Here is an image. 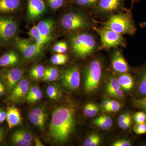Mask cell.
<instances>
[{
  "mask_svg": "<svg viewBox=\"0 0 146 146\" xmlns=\"http://www.w3.org/2000/svg\"><path fill=\"white\" fill-rule=\"evenodd\" d=\"M75 125V111L69 106H61L54 110L50 124L49 134L58 143L68 141Z\"/></svg>",
  "mask_w": 146,
  "mask_h": 146,
  "instance_id": "cell-1",
  "label": "cell"
},
{
  "mask_svg": "<svg viewBox=\"0 0 146 146\" xmlns=\"http://www.w3.org/2000/svg\"><path fill=\"white\" fill-rule=\"evenodd\" d=\"M101 23L103 27L123 35H133L137 30L130 10L121 11L111 15L107 21Z\"/></svg>",
  "mask_w": 146,
  "mask_h": 146,
  "instance_id": "cell-2",
  "label": "cell"
},
{
  "mask_svg": "<svg viewBox=\"0 0 146 146\" xmlns=\"http://www.w3.org/2000/svg\"><path fill=\"white\" fill-rule=\"evenodd\" d=\"M71 46L77 57L80 58L88 56L96 50L98 45L93 35L81 32L71 36Z\"/></svg>",
  "mask_w": 146,
  "mask_h": 146,
  "instance_id": "cell-3",
  "label": "cell"
},
{
  "mask_svg": "<svg viewBox=\"0 0 146 146\" xmlns=\"http://www.w3.org/2000/svg\"><path fill=\"white\" fill-rule=\"evenodd\" d=\"M64 30L70 32H77L93 27V21L85 13L77 11H70L65 13L60 20Z\"/></svg>",
  "mask_w": 146,
  "mask_h": 146,
  "instance_id": "cell-4",
  "label": "cell"
},
{
  "mask_svg": "<svg viewBox=\"0 0 146 146\" xmlns=\"http://www.w3.org/2000/svg\"><path fill=\"white\" fill-rule=\"evenodd\" d=\"M103 66L98 59L91 61L85 71L84 89L88 94L93 93L99 86L102 75Z\"/></svg>",
  "mask_w": 146,
  "mask_h": 146,
  "instance_id": "cell-5",
  "label": "cell"
},
{
  "mask_svg": "<svg viewBox=\"0 0 146 146\" xmlns=\"http://www.w3.org/2000/svg\"><path fill=\"white\" fill-rule=\"evenodd\" d=\"M94 29L100 37L101 48L109 49L119 46L126 47V40L123 36V35L103 27L100 28Z\"/></svg>",
  "mask_w": 146,
  "mask_h": 146,
  "instance_id": "cell-6",
  "label": "cell"
},
{
  "mask_svg": "<svg viewBox=\"0 0 146 146\" xmlns=\"http://www.w3.org/2000/svg\"><path fill=\"white\" fill-rule=\"evenodd\" d=\"M17 30V24L12 17L0 16V42L1 44H7L11 41Z\"/></svg>",
  "mask_w": 146,
  "mask_h": 146,
  "instance_id": "cell-7",
  "label": "cell"
},
{
  "mask_svg": "<svg viewBox=\"0 0 146 146\" xmlns=\"http://www.w3.org/2000/svg\"><path fill=\"white\" fill-rule=\"evenodd\" d=\"M125 0H99L94 7L96 12L100 15H113L128 10L124 5Z\"/></svg>",
  "mask_w": 146,
  "mask_h": 146,
  "instance_id": "cell-8",
  "label": "cell"
},
{
  "mask_svg": "<svg viewBox=\"0 0 146 146\" xmlns=\"http://www.w3.org/2000/svg\"><path fill=\"white\" fill-rule=\"evenodd\" d=\"M61 81L63 86L68 90L74 91L78 89L80 82V71L78 67L72 66L64 71Z\"/></svg>",
  "mask_w": 146,
  "mask_h": 146,
  "instance_id": "cell-9",
  "label": "cell"
},
{
  "mask_svg": "<svg viewBox=\"0 0 146 146\" xmlns=\"http://www.w3.org/2000/svg\"><path fill=\"white\" fill-rule=\"evenodd\" d=\"M23 73V70L21 68H5L0 70V77L10 91L21 80Z\"/></svg>",
  "mask_w": 146,
  "mask_h": 146,
  "instance_id": "cell-10",
  "label": "cell"
},
{
  "mask_svg": "<svg viewBox=\"0 0 146 146\" xmlns=\"http://www.w3.org/2000/svg\"><path fill=\"white\" fill-rule=\"evenodd\" d=\"M15 42L16 46L26 59H31L41 52V50L38 48L36 43L33 44L29 39L16 37Z\"/></svg>",
  "mask_w": 146,
  "mask_h": 146,
  "instance_id": "cell-11",
  "label": "cell"
},
{
  "mask_svg": "<svg viewBox=\"0 0 146 146\" xmlns=\"http://www.w3.org/2000/svg\"><path fill=\"white\" fill-rule=\"evenodd\" d=\"M111 67L115 72L123 74L127 73L130 68L122 52L118 48H116L112 53L111 61Z\"/></svg>",
  "mask_w": 146,
  "mask_h": 146,
  "instance_id": "cell-12",
  "label": "cell"
},
{
  "mask_svg": "<svg viewBox=\"0 0 146 146\" xmlns=\"http://www.w3.org/2000/svg\"><path fill=\"white\" fill-rule=\"evenodd\" d=\"M29 90V82L26 79H21L13 89L9 100L13 102H19L26 97Z\"/></svg>",
  "mask_w": 146,
  "mask_h": 146,
  "instance_id": "cell-13",
  "label": "cell"
},
{
  "mask_svg": "<svg viewBox=\"0 0 146 146\" xmlns=\"http://www.w3.org/2000/svg\"><path fill=\"white\" fill-rule=\"evenodd\" d=\"M29 119L31 124L43 130L47 120L44 108L42 107L35 108L30 112Z\"/></svg>",
  "mask_w": 146,
  "mask_h": 146,
  "instance_id": "cell-14",
  "label": "cell"
},
{
  "mask_svg": "<svg viewBox=\"0 0 146 146\" xmlns=\"http://www.w3.org/2000/svg\"><path fill=\"white\" fill-rule=\"evenodd\" d=\"M45 9L43 0H28V13L30 19L38 18L44 12Z\"/></svg>",
  "mask_w": 146,
  "mask_h": 146,
  "instance_id": "cell-15",
  "label": "cell"
},
{
  "mask_svg": "<svg viewBox=\"0 0 146 146\" xmlns=\"http://www.w3.org/2000/svg\"><path fill=\"white\" fill-rule=\"evenodd\" d=\"M54 24L52 20L48 19L40 21L36 25L45 44L48 42L51 39Z\"/></svg>",
  "mask_w": 146,
  "mask_h": 146,
  "instance_id": "cell-16",
  "label": "cell"
},
{
  "mask_svg": "<svg viewBox=\"0 0 146 146\" xmlns=\"http://www.w3.org/2000/svg\"><path fill=\"white\" fill-rule=\"evenodd\" d=\"M21 5V0H0V14L14 13L19 9Z\"/></svg>",
  "mask_w": 146,
  "mask_h": 146,
  "instance_id": "cell-17",
  "label": "cell"
},
{
  "mask_svg": "<svg viewBox=\"0 0 146 146\" xmlns=\"http://www.w3.org/2000/svg\"><path fill=\"white\" fill-rule=\"evenodd\" d=\"M7 121L9 128L18 125L21 121V113L19 110L14 106L8 108L7 112Z\"/></svg>",
  "mask_w": 146,
  "mask_h": 146,
  "instance_id": "cell-18",
  "label": "cell"
},
{
  "mask_svg": "<svg viewBox=\"0 0 146 146\" xmlns=\"http://www.w3.org/2000/svg\"><path fill=\"white\" fill-rule=\"evenodd\" d=\"M19 61V57L17 53L13 51L8 52L0 57V67L7 68L14 66Z\"/></svg>",
  "mask_w": 146,
  "mask_h": 146,
  "instance_id": "cell-19",
  "label": "cell"
},
{
  "mask_svg": "<svg viewBox=\"0 0 146 146\" xmlns=\"http://www.w3.org/2000/svg\"><path fill=\"white\" fill-rule=\"evenodd\" d=\"M121 88L126 91H129L133 89L134 86V80L133 77L127 73L121 74L118 78Z\"/></svg>",
  "mask_w": 146,
  "mask_h": 146,
  "instance_id": "cell-20",
  "label": "cell"
},
{
  "mask_svg": "<svg viewBox=\"0 0 146 146\" xmlns=\"http://www.w3.org/2000/svg\"><path fill=\"white\" fill-rule=\"evenodd\" d=\"M93 123L100 128L106 130L112 126L113 121L112 119L108 116L103 115L94 120Z\"/></svg>",
  "mask_w": 146,
  "mask_h": 146,
  "instance_id": "cell-21",
  "label": "cell"
},
{
  "mask_svg": "<svg viewBox=\"0 0 146 146\" xmlns=\"http://www.w3.org/2000/svg\"><path fill=\"white\" fill-rule=\"evenodd\" d=\"M29 34L35 40L39 49L42 50V47L46 44L39 32L37 26H33L30 30Z\"/></svg>",
  "mask_w": 146,
  "mask_h": 146,
  "instance_id": "cell-22",
  "label": "cell"
},
{
  "mask_svg": "<svg viewBox=\"0 0 146 146\" xmlns=\"http://www.w3.org/2000/svg\"><path fill=\"white\" fill-rule=\"evenodd\" d=\"M132 117L129 113L122 114L118 119V125L123 129H127L131 125Z\"/></svg>",
  "mask_w": 146,
  "mask_h": 146,
  "instance_id": "cell-23",
  "label": "cell"
},
{
  "mask_svg": "<svg viewBox=\"0 0 146 146\" xmlns=\"http://www.w3.org/2000/svg\"><path fill=\"white\" fill-rule=\"evenodd\" d=\"M99 111V107L93 103H89L85 105L84 108V113L88 118L93 117L96 116Z\"/></svg>",
  "mask_w": 146,
  "mask_h": 146,
  "instance_id": "cell-24",
  "label": "cell"
},
{
  "mask_svg": "<svg viewBox=\"0 0 146 146\" xmlns=\"http://www.w3.org/2000/svg\"><path fill=\"white\" fill-rule=\"evenodd\" d=\"M46 94L48 97L53 100H58L61 96V91L59 87L56 84L49 85L47 88Z\"/></svg>",
  "mask_w": 146,
  "mask_h": 146,
  "instance_id": "cell-25",
  "label": "cell"
},
{
  "mask_svg": "<svg viewBox=\"0 0 146 146\" xmlns=\"http://www.w3.org/2000/svg\"><path fill=\"white\" fill-rule=\"evenodd\" d=\"M121 88L118 81V79L115 77H112L110 79L106 86V92L108 94L112 96L115 91Z\"/></svg>",
  "mask_w": 146,
  "mask_h": 146,
  "instance_id": "cell-26",
  "label": "cell"
},
{
  "mask_svg": "<svg viewBox=\"0 0 146 146\" xmlns=\"http://www.w3.org/2000/svg\"><path fill=\"white\" fill-rule=\"evenodd\" d=\"M45 70L44 67L43 65H36L32 68L30 72V75L34 79H40L43 78Z\"/></svg>",
  "mask_w": 146,
  "mask_h": 146,
  "instance_id": "cell-27",
  "label": "cell"
},
{
  "mask_svg": "<svg viewBox=\"0 0 146 146\" xmlns=\"http://www.w3.org/2000/svg\"><path fill=\"white\" fill-rule=\"evenodd\" d=\"M101 141V138L98 134L96 133H91L86 138L84 142V146H97L98 145Z\"/></svg>",
  "mask_w": 146,
  "mask_h": 146,
  "instance_id": "cell-28",
  "label": "cell"
},
{
  "mask_svg": "<svg viewBox=\"0 0 146 146\" xmlns=\"http://www.w3.org/2000/svg\"><path fill=\"white\" fill-rule=\"evenodd\" d=\"M68 60V56L63 54L58 53L53 55L51 61L54 65H62L65 64Z\"/></svg>",
  "mask_w": 146,
  "mask_h": 146,
  "instance_id": "cell-29",
  "label": "cell"
},
{
  "mask_svg": "<svg viewBox=\"0 0 146 146\" xmlns=\"http://www.w3.org/2000/svg\"><path fill=\"white\" fill-rule=\"evenodd\" d=\"M99 0H74V2L78 5L87 8L95 7Z\"/></svg>",
  "mask_w": 146,
  "mask_h": 146,
  "instance_id": "cell-30",
  "label": "cell"
},
{
  "mask_svg": "<svg viewBox=\"0 0 146 146\" xmlns=\"http://www.w3.org/2000/svg\"><path fill=\"white\" fill-rule=\"evenodd\" d=\"M12 141L13 143L18 146H29L31 145V142L25 141L16 132L13 133L12 136Z\"/></svg>",
  "mask_w": 146,
  "mask_h": 146,
  "instance_id": "cell-31",
  "label": "cell"
},
{
  "mask_svg": "<svg viewBox=\"0 0 146 146\" xmlns=\"http://www.w3.org/2000/svg\"><path fill=\"white\" fill-rule=\"evenodd\" d=\"M68 45L67 43L64 42H58L54 46L53 49L58 53L64 54L67 52Z\"/></svg>",
  "mask_w": 146,
  "mask_h": 146,
  "instance_id": "cell-32",
  "label": "cell"
},
{
  "mask_svg": "<svg viewBox=\"0 0 146 146\" xmlns=\"http://www.w3.org/2000/svg\"><path fill=\"white\" fill-rule=\"evenodd\" d=\"M138 90L139 94L146 96V80L139 76Z\"/></svg>",
  "mask_w": 146,
  "mask_h": 146,
  "instance_id": "cell-33",
  "label": "cell"
},
{
  "mask_svg": "<svg viewBox=\"0 0 146 146\" xmlns=\"http://www.w3.org/2000/svg\"><path fill=\"white\" fill-rule=\"evenodd\" d=\"M133 130L138 135L146 133V122L136 123L133 126Z\"/></svg>",
  "mask_w": 146,
  "mask_h": 146,
  "instance_id": "cell-34",
  "label": "cell"
},
{
  "mask_svg": "<svg viewBox=\"0 0 146 146\" xmlns=\"http://www.w3.org/2000/svg\"><path fill=\"white\" fill-rule=\"evenodd\" d=\"M133 119L136 123L146 122V113L142 111L136 112L133 115Z\"/></svg>",
  "mask_w": 146,
  "mask_h": 146,
  "instance_id": "cell-35",
  "label": "cell"
},
{
  "mask_svg": "<svg viewBox=\"0 0 146 146\" xmlns=\"http://www.w3.org/2000/svg\"><path fill=\"white\" fill-rule=\"evenodd\" d=\"M121 107V105L119 102L115 100H110L109 107L105 110L108 112H116L119 110Z\"/></svg>",
  "mask_w": 146,
  "mask_h": 146,
  "instance_id": "cell-36",
  "label": "cell"
},
{
  "mask_svg": "<svg viewBox=\"0 0 146 146\" xmlns=\"http://www.w3.org/2000/svg\"><path fill=\"white\" fill-rule=\"evenodd\" d=\"M51 8L56 9L63 6L65 0H47Z\"/></svg>",
  "mask_w": 146,
  "mask_h": 146,
  "instance_id": "cell-37",
  "label": "cell"
},
{
  "mask_svg": "<svg viewBox=\"0 0 146 146\" xmlns=\"http://www.w3.org/2000/svg\"><path fill=\"white\" fill-rule=\"evenodd\" d=\"M16 133L19 135L21 138H23L25 141L31 142L33 139V137L31 133L23 130H18L16 131Z\"/></svg>",
  "mask_w": 146,
  "mask_h": 146,
  "instance_id": "cell-38",
  "label": "cell"
},
{
  "mask_svg": "<svg viewBox=\"0 0 146 146\" xmlns=\"http://www.w3.org/2000/svg\"><path fill=\"white\" fill-rule=\"evenodd\" d=\"M42 97H43V94L42 91L40 90L32 96L29 98H26V99L29 102L33 103L42 99Z\"/></svg>",
  "mask_w": 146,
  "mask_h": 146,
  "instance_id": "cell-39",
  "label": "cell"
},
{
  "mask_svg": "<svg viewBox=\"0 0 146 146\" xmlns=\"http://www.w3.org/2000/svg\"><path fill=\"white\" fill-rule=\"evenodd\" d=\"M134 103L136 107L146 112V96L143 98L136 100Z\"/></svg>",
  "mask_w": 146,
  "mask_h": 146,
  "instance_id": "cell-40",
  "label": "cell"
},
{
  "mask_svg": "<svg viewBox=\"0 0 146 146\" xmlns=\"http://www.w3.org/2000/svg\"><path fill=\"white\" fill-rule=\"evenodd\" d=\"M131 143L130 141L126 140H120L116 141L112 144L113 146H130Z\"/></svg>",
  "mask_w": 146,
  "mask_h": 146,
  "instance_id": "cell-41",
  "label": "cell"
},
{
  "mask_svg": "<svg viewBox=\"0 0 146 146\" xmlns=\"http://www.w3.org/2000/svg\"><path fill=\"white\" fill-rule=\"evenodd\" d=\"M58 76L53 75L44 72V74L43 77V80L44 81H54L57 79Z\"/></svg>",
  "mask_w": 146,
  "mask_h": 146,
  "instance_id": "cell-42",
  "label": "cell"
},
{
  "mask_svg": "<svg viewBox=\"0 0 146 146\" xmlns=\"http://www.w3.org/2000/svg\"><path fill=\"white\" fill-rule=\"evenodd\" d=\"M45 72L48 73L53 75L58 76V70L57 68L55 67H50L45 69Z\"/></svg>",
  "mask_w": 146,
  "mask_h": 146,
  "instance_id": "cell-43",
  "label": "cell"
},
{
  "mask_svg": "<svg viewBox=\"0 0 146 146\" xmlns=\"http://www.w3.org/2000/svg\"><path fill=\"white\" fill-rule=\"evenodd\" d=\"M112 96L115 97V98L120 99L123 98L125 95L123 91L122 90L121 88V89H118L117 91H115Z\"/></svg>",
  "mask_w": 146,
  "mask_h": 146,
  "instance_id": "cell-44",
  "label": "cell"
},
{
  "mask_svg": "<svg viewBox=\"0 0 146 146\" xmlns=\"http://www.w3.org/2000/svg\"><path fill=\"white\" fill-rule=\"evenodd\" d=\"M7 112L3 110H0V123H3L6 119Z\"/></svg>",
  "mask_w": 146,
  "mask_h": 146,
  "instance_id": "cell-45",
  "label": "cell"
},
{
  "mask_svg": "<svg viewBox=\"0 0 146 146\" xmlns=\"http://www.w3.org/2000/svg\"><path fill=\"white\" fill-rule=\"evenodd\" d=\"M139 76L146 80V67L141 69L139 72Z\"/></svg>",
  "mask_w": 146,
  "mask_h": 146,
  "instance_id": "cell-46",
  "label": "cell"
},
{
  "mask_svg": "<svg viewBox=\"0 0 146 146\" xmlns=\"http://www.w3.org/2000/svg\"><path fill=\"white\" fill-rule=\"evenodd\" d=\"M110 104V100H105L103 102L102 106L104 108L105 110H106L109 107Z\"/></svg>",
  "mask_w": 146,
  "mask_h": 146,
  "instance_id": "cell-47",
  "label": "cell"
},
{
  "mask_svg": "<svg viewBox=\"0 0 146 146\" xmlns=\"http://www.w3.org/2000/svg\"><path fill=\"white\" fill-rule=\"evenodd\" d=\"M35 145L36 146H44V145L42 144L41 141L38 138H35Z\"/></svg>",
  "mask_w": 146,
  "mask_h": 146,
  "instance_id": "cell-48",
  "label": "cell"
},
{
  "mask_svg": "<svg viewBox=\"0 0 146 146\" xmlns=\"http://www.w3.org/2000/svg\"><path fill=\"white\" fill-rule=\"evenodd\" d=\"M140 26L141 28H144L146 27V21L140 24Z\"/></svg>",
  "mask_w": 146,
  "mask_h": 146,
  "instance_id": "cell-49",
  "label": "cell"
},
{
  "mask_svg": "<svg viewBox=\"0 0 146 146\" xmlns=\"http://www.w3.org/2000/svg\"><path fill=\"white\" fill-rule=\"evenodd\" d=\"M131 1L132 5H133V4L135 3L138 2L140 1V0H131Z\"/></svg>",
  "mask_w": 146,
  "mask_h": 146,
  "instance_id": "cell-50",
  "label": "cell"
},
{
  "mask_svg": "<svg viewBox=\"0 0 146 146\" xmlns=\"http://www.w3.org/2000/svg\"><path fill=\"white\" fill-rule=\"evenodd\" d=\"M3 136V131L1 129H0V141L1 140Z\"/></svg>",
  "mask_w": 146,
  "mask_h": 146,
  "instance_id": "cell-51",
  "label": "cell"
},
{
  "mask_svg": "<svg viewBox=\"0 0 146 146\" xmlns=\"http://www.w3.org/2000/svg\"><path fill=\"white\" fill-rule=\"evenodd\" d=\"M4 86L3 84L0 81V89Z\"/></svg>",
  "mask_w": 146,
  "mask_h": 146,
  "instance_id": "cell-52",
  "label": "cell"
}]
</instances>
